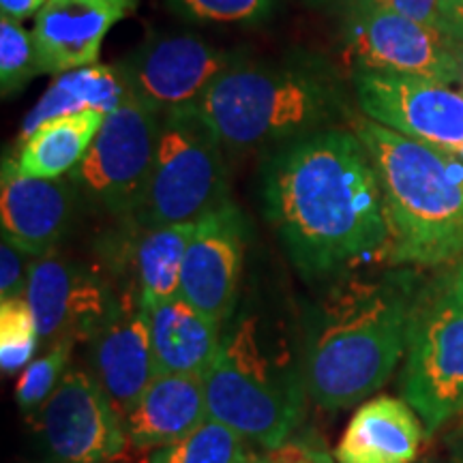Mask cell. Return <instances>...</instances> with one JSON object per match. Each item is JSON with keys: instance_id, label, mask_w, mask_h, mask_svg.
I'll list each match as a JSON object with an SVG mask.
<instances>
[{"instance_id": "obj_10", "label": "cell", "mask_w": 463, "mask_h": 463, "mask_svg": "<svg viewBox=\"0 0 463 463\" xmlns=\"http://www.w3.org/2000/svg\"><path fill=\"white\" fill-rule=\"evenodd\" d=\"M236 62V54L195 34H155L116 62L131 99L157 114L195 108L211 84Z\"/></svg>"}, {"instance_id": "obj_23", "label": "cell", "mask_w": 463, "mask_h": 463, "mask_svg": "<svg viewBox=\"0 0 463 463\" xmlns=\"http://www.w3.org/2000/svg\"><path fill=\"white\" fill-rule=\"evenodd\" d=\"M195 223L144 230L136 251L137 294L144 307L181 297V273Z\"/></svg>"}, {"instance_id": "obj_27", "label": "cell", "mask_w": 463, "mask_h": 463, "mask_svg": "<svg viewBox=\"0 0 463 463\" xmlns=\"http://www.w3.org/2000/svg\"><path fill=\"white\" fill-rule=\"evenodd\" d=\"M75 341L65 339L52 345L43 356L34 358L24 367L20 380L15 384V402L24 412H31L34 408H42L48 402L56 386L61 384L62 375L67 372V363L71 358Z\"/></svg>"}, {"instance_id": "obj_5", "label": "cell", "mask_w": 463, "mask_h": 463, "mask_svg": "<svg viewBox=\"0 0 463 463\" xmlns=\"http://www.w3.org/2000/svg\"><path fill=\"white\" fill-rule=\"evenodd\" d=\"M195 109L223 148L249 150L320 131L337 109V90L314 69L236 61Z\"/></svg>"}, {"instance_id": "obj_11", "label": "cell", "mask_w": 463, "mask_h": 463, "mask_svg": "<svg viewBox=\"0 0 463 463\" xmlns=\"http://www.w3.org/2000/svg\"><path fill=\"white\" fill-rule=\"evenodd\" d=\"M356 97L364 118L463 159V92L412 75L358 71Z\"/></svg>"}, {"instance_id": "obj_38", "label": "cell", "mask_w": 463, "mask_h": 463, "mask_svg": "<svg viewBox=\"0 0 463 463\" xmlns=\"http://www.w3.org/2000/svg\"><path fill=\"white\" fill-rule=\"evenodd\" d=\"M249 463H264V459H260V457H253V459Z\"/></svg>"}, {"instance_id": "obj_1", "label": "cell", "mask_w": 463, "mask_h": 463, "mask_svg": "<svg viewBox=\"0 0 463 463\" xmlns=\"http://www.w3.org/2000/svg\"><path fill=\"white\" fill-rule=\"evenodd\" d=\"M264 206L307 279L389 258L382 187L356 133L320 129L289 140L264 167Z\"/></svg>"}, {"instance_id": "obj_32", "label": "cell", "mask_w": 463, "mask_h": 463, "mask_svg": "<svg viewBox=\"0 0 463 463\" xmlns=\"http://www.w3.org/2000/svg\"><path fill=\"white\" fill-rule=\"evenodd\" d=\"M45 3L48 0H0V9H3V17L22 22L26 17L37 15Z\"/></svg>"}, {"instance_id": "obj_14", "label": "cell", "mask_w": 463, "mask_h": 463, "mask_svg": "<svg viewBox=\"0 0 463 463\" xmlns=\"http://www.w3.org/2000/svg\"><path fill=\"white\" fill-rule=\"evenodd\" d=\"M245 245L247 222L230 202L195 222L184 253L181 297L223 326L239 303Z\"/></svg>"}, {"instance_id": "obj_26", "label": "cell", "mask_w": 463, "mask_h": 463, "mask_svg": "<svg viewBox=\"0 0 463 463\" xmlns=\"http://www.w3.org/2000/svg\"><path fill=\"white\" fill-rule=\"evenodd\" d=\"M39 73L42 69H39L33 33H28L20 22L3 17L0 20V90H3V97L20 92Z\"/></svg>"}, {"instance_id": "obj_8", "label": "cell", "mask_w": 463, "mask_h": 463, "mask_svg": "<svg viewBox=\"0 0 463 463\" xmlns=\"http://www.w3.org/2000/svg\"><path fill=\"white\" fill-rule=\"evenodd\" d=\"M345 54L358 71L459 82V42L369 0H356L345 24Z\"/></svg>"}, {"instance_id": "obj_13", "label": "cell", "mask_w": 463, "mask_h": 463, "mask_svg": "<svg viewBox=\"0 0 463 463\" xmlns=\"http://www.w3.org/2000/svg\"><path fill=\"white\" fill-rule=\"evenodd\" d=\"M24 298L39 337L50 345L65 339L90 341L118 303L99 275L50 253L33 260Z\"/></svg>"}, {"instance_id": "obj_12", "label": "cell", "mask_w": 463, "mask_h": 463, "mask_svg": "<svg viewBox=\"0 0 463 463\" xmlns=\"http://www.w3.org/2000/svg\"><path fill=\"white\" fill-rule=\"evenodd\" d=\"M48 450L61 463H109L125 453V422L97 378L69 369L39 410Z\"/></svg>"}, {"instance_id": "obj_36", "label": "cell", "mask_w": 463, "mask_h": 463, "mask_svg": "<svg viewBox=\"0 0 463 463\" xmlns=\"http://www.w3.org/2000/svg\"><path fill=\"white\" fill-rule=\"evenodd\" d=\"M316 3H320V5H335V7H337V5H345V7H352V5H354L356 0H316Z\"/></svg>"}, {"instance_id": "obj_6", "label": "cell", "mask_w": 463, "mask_h": 463, "mask_svg": "<svg viewBox=\"0 0 463 463\" xmlns=\"http://www.w3.org/2000/svg\"><path fill=\"white\" fill-rule=\"evenodd\" d=\"M222 142L195 108L161 116L157 153L142 204L133 213L137 228L195 223L230 204Z\"/></svg>"}, {"instance_id": "obj_24", "label": "cell", "mask_w": 463, "mask_h": 463, "mask_svg": "<svg viewBox=\"0 0 463 463\" xmlns=\"http://www.w3.org/2000/svg\"><path fill=\"white\" fill-rule=\"evenodd\" d=\"M247 442L222 420L208 419L176 442L153 450L148 463H249L253 455Z\"/></svg>"}, {"instance_id": "obj_28", "label": "cell", "mask_w": 463, "mask_h": 463, "mask_svg": "<svg viewBox=\"0 0 463 463\" xmlns=\"http://www.w3.org/2000/svg\"><path fill=\"white\" fill-rule=\"evenodd\" d=\"M277 0H167V7L194 24H258Z\"/></svg>"}, {"instance_id": "obj_37", "label": "cell", "mask_w": 463, "mask_h": 463, "mask_svg": "<svg viewBox=\"0 0 463 463\" xmlns=\"http://www.w3.org/2000/svg\"><path fill=\"white\" fill-rule=\"evenodd\" d=\"M459 90L463 92V42H459Z\"/></svg>"}, {"instance_id": "obj_16", "label": "cell", "mask_w": 463, "mask_h": 463, "mask_svg": "<svg viewBox=\"0 0 463 463\" xmlns=\"http://www.w3.org/2000/svg\"><path fill=\"white\" fill-rule=\"evenodd\" d=\"M136 7L137 0H48L31 31L42 73L97 65L106 34Z\"/></svg>"}, {"instance_id": "obj_20", "label": "cell", "mask_w": 463, "mask_h": 463, "mask_svg": "<svg viewBox=\"0 0 463 463\" xmlns=\"http://www.w3.org/2000/svg\"><path fill=\"white\" fill-rule=\"evenodd\" d=\"M146 309L157 373L204 378L222 347L223 324L202 314L183 297L148 305Z\"/></svg>"}, {"instance_id": "obj_7", "label": "cell", "mask_w": 463, "mask_h": 463, "mask_svg": "<svg viewBox=\"0 0 463 463\" xmlns=\"http://www.w3.org/2000/svg\"><path fill=\"white\" fill-rule=\"evenodd\" d=\"M402 391L427 436L463 412V294L449 275L414 300Z\"/></svg>"}, {"instance_id": "obj_9", "label": "cell", "mask_w": 463, "mask_h": 463, "mask_svg": "<svg viewBox=\"0 0 463 463\" xmlns=\"http://www.w3.org/2000/svg\"><path fill=\"white\" fill-rule=\"evenodd\" d=\"M159 129L161 114L129 97L106 116L89 155L73 170L75 183L106 211L133 215L146 194Z\"/></svg>"}, {"instance_id": "obj_35", "label": "cell", "mask_w": 463, "mask_h": 463, "mask_svg": "<svg viewBox=\"0 0 463 463\" xmlns=\"http://www.w3.org/2000/svg\"><path fill=\"white\" fill-rule=\"evenodd\" d=\"M450 463H463V442L455 444L453 455H450Z\"/></svg>"}, {"instance_id": "obj_31", "label": "cell", "mask_w": 463, "mask_h": 463, "mask_svg": "<svg viewBox=\"0 0 463 463\" xmlns=\"http://www.w3.org/2000/svg\"><path fill=\"white\" fill-rule=\"evenodd\" d=\"M264 463H335L333 455L316 439H288L281 447L266 450Z\"/></svg>"}, {"instance_id": "obj_22", "label": "cell", "mask_w": 463, "mask_h": 463, "mask_svg": "<svg viewBox=\"0 0 463 463\" xmlns=\"http://www.w3.org/2000/svg\"><path fill=\"white\" fill-rule=\"evenodd\" d=\"M129 99V90L112 65H90L58 73L42 99L22 120V140L48 120L84 109H101L112 114Z\"/></svg>"}, {"instance_id": "obj_25", "label": "cell", "mask_w": 463, "mask_h": 463, "mask_svg": "<svg viewBox=\"0 0 463 463\" xmlns=\"http://www.w3.org/2000/svg\"><path fill=\"white\" fill-rule=\"evenodd\" d=\"M42 341L33 309L26 298H7L0 303V364L3 373H15L33 361Z\"/></svg>"}, {"instance_id": "obj_17", "label": "cell", "mask_w": 463, "mask_h": 463, "mask_svg": "<svg viewBox=\"0 0 463 463\" xmlns=\"http://www.w3.org/2000/svg\"><path fill=\"white\" fill-rule=\"evenodd\" d=\"M71 211V191L61 178L26 176L15 159H3L0 219L3 236L11 242L33 258L48 256L65 236Z\"/></svg>"}, {"instance_id": "obj_34", "label": "cell", "mask_w": 463, "mask_h": 463, "mask_svg": "<svg viewBox=\"0 0 463 463\" xmlns=\"http://www.w3.org/2000/svg\"><path fill=\"white\" fill-rule=\"evenodd\" d=\"M449 277H450V281H453V286L463 294V256L457 260L453 270L449 273Z\"/></svg>"}, {"instance_id": "obj_19", "label": "cell", "mask_w": 463, "mask_h": 463, "mask_svg": "<svg viewBox=\"0 0 463 463\" xmlns=\"http://www.w3.org/2000/svg\"><path fill=\"white\" fill-rule=\"evenodd\" d=\"M208 419L202 378L157 373L123 422L129 447L157 450L187 436Z\"/></svg>"}, {"instance_id": "obj_30", "label": "cell", "mask_w": 463, "mask_h": 463, "mask_svg": "<svg viewBox=\"0 0 463 463\" xmlns=\"http://www.w3.org/2000/svg\"><path fill=\"white\" fill-rule=\"evenodd\" d=\"M33 256L3 236L0 242V298H24Z\"/></svg>"}, {"instance_id": "obj_29", "label": "cell", "mask_w": 463, "mask_h": 463, "mask_svg": "<svg viewBox=\"0 0 463 463\" xmlns=\"http://www.w3.org/2000/svg\"><path fill=\"white\" fill-rule=\"evenodd\" d=\"M382 9L395 11L399 15L420 22L455 39L453 3L450 0H369Z\"/></svg>"}, {"instance_id": "obj_2", "label": "cell", "mask_w": 463, "mask_h": 463, "mask_svg": "<svg viewBox=\"0 0 463 463\" xmlns=\"http://www.w3.org/2000/svg\"><path fill=\"white\" fill-rule=\"evenodd\" d=\"M416 297L405 283L367 279L324 294L300 339L307 391L320 408H350L389 382L405 356Z\"/></svg>"}, {"instance_id": "obj_21", "label": "cell", "mask_w": 463, "mask_h": 463, "mask_svg": "<svg viewBox=\"0 0 463 463\" xmlns=\"http://www.w3.org/2000/svg\"><path fill=\"white\" fill-rule=\"evenodd\" d=\"M106 116L101 109H84L48 120L22 140L17 167L26 176L62 178L89 155Z\"/></svg>"}, {"instance_id": "obj_33", "label": "cell", "mask_w": 463, "mask_h": 463, "mask_svg": "<svg viewBox=\"0 0 463 463\" xmlns=\"http://www.w3.org/2000/svg\"><path fill=\"white\" fill-rule=\"evenodd\" d=\"M453 3V20H455V39L463 42V0H450Z\"/></svg>"}, {"instance_id": "obj_4", "label": "cell", "mask_w": 463, "mask_h": 463, "mask_svg": "<svg viewBox=\"0 0 463 463\" xmlns=\"http://www.w3.org/2000/svg\"><path fill=\"white\" fill-rule=\"evenodd\" d=\"M356 136L373 161L392 264L439 266L463 256V159L364 118Z\"/></svg>"}, {"instance_id": "obj_3", "label": "cell", "mask_w": 463, "mask_h": 463, "mask_svg": "<svg viewBox=\"0 0 463 463\" xmlns=\"http://www.w3.org/2000/svg\"><path fill=\"white\" fill-rule=\"evenodd\" d=\"M211 419L266 450L286 444L309 397L303 341L286 322L241 314L223 326L219 354L204 378Z\"/></svg>"}, {"instance_id": "obj_39", "label": "cell", "mask_w": 463, "mask_h": 463, "mask_svg": "<svg viewBox=\"0 0 463 463\" xmlns=\"http://www.w3.org/2000/svg\"><path fill=\"white\" fill-rule=\"evenodd\" d=\"M56 463H61V461H56Z\"/></svg>"}, {"instance_id": "obj_15", "label": "cell", "mask_w": 463, "mask_h": 463, "mask_svg": "<svg viewBox=\"0 0 463 463\" xmlns=\"http://www.w3.org/2000/svg\"><path fill=\"white\" fill-rule=\"evenodd\" d=\"M92 375L106 391L114 410L125 419L157 375L148 309L140 294L118 298L114 311L90 337Z\"/></svg>"}, {"instance_id": "obj_18", "label": "cell", "mask_w": 463, "mask_h": 463, "mask_svg": "<svg viewBox=\"0 0 463 463\" xmlns=\"http://www.w3.org/2000/svg\"><path fill=\"white\" fill-rule=\"evenodd\" d=\"M427 436L420 416L405 399L375 397L347 422L337 463H414Z\"/></svg>"}]
</instances>
